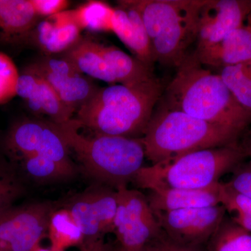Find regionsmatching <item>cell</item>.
<instances>
[{"instance_id": "cell-1", "label": "cell", "mask_w": 251, "mask_h": 251, "mask_svg": "<svg viewBox=\"0 0 251 251\" xmlns=\"http://www.w3.org/2000/svg\"><path fill=\"white\" fill-rule=\"evenodd\" d=\"M164 98L168 108L242 133L251 123V113L238 103L219 74L205 69L193 53L177 67Z\"/></svg>"}, {"instance_id": "cell-2", "label": "cell", "mask_w": 251, "mask_h": 251, "mask_svg": "<svg viewBox=\"0 0 251 251\" xmlns=\"http://www.w3.org/2000/svg\"><path fill=\"white\" fill-rule=\"evenodd\" d=\"M161 94V83L156 77L138 85L99 88L74 120L94 133L143 138Z\"/></svg>"}, {"instance_id": "cell-3", "label": "cell", "mask_w": 251, "mask_h": 251, "mask_svg": "<svg viewBox=\"0 0 251 251\" xmlns=\"http://www.w3.org/2000/svg\"><path fill=\"white\" fill-rule=\"evenodd\" d=\"M61 136L72 150L84 173L115 190L133 181L146 158L142 138H127L94 133L86 137L78 132L80 126L74 119L57 125Z\"/></svg>"}, {"instance_id": "cell-4", "label": "cell", "mask_w": 251, "mask_h": 251, "mask_svg": "<svg viewBox=\"0 0 251 251\" xmlns=\"http://www.w3.org/2000/svg\"><path fill=\"white\" fill-rule=\"evenodd\" d=\"M242 133L190 116L161 104L153 112L142 140L151 165L186 153L237 143Z\"/></svg>"}, {"instance_id": "cell-5", "label": "cell", "mask_w": 251, "mask_h": 251, "mask_svg": "<svg viewBox=\"0 0 251 251\" xmlns=\"http://www.w3.org/2000/svg\"><path fill=\"white\" fill-rule=\"evenodd\" d=\"M246 158L240 144L198 150L143 166L133 182L149 190L204 189L219 184L224 175L234 171Z\"/></svg>"}, {"instance_id": "cell-6", "label": "cell", "mask_w": 251, "mask_h": 251, "mask_svg": "<svg viewBox=\"0 0 251 251\" xmlns=\"http://www.w3.org/2000/svg\"><path fill=\"white\" fill-rule=\"evenodd\" d=\"M139 11L156 62L177 68L197 37L205 0H132Z\"/></svg>"}, {"instance_id": "cell-7", "label": "cell", "mask_w": 251, "mask_h": 251, "mask_svg": "<svg viewBox=\"0 0 251 251\" xmlns=\"http://www.w3.org/2000/svg\"><path fill=\"white\" fill-rule=\"evenodd\" d=\"M117 208L113 233L120 245L119 251H149L163 232L148 198L127 186L117 190Z\"/></svg>"}, {"instance_id": "cell-8", "label": "cell", "mask_w": 251, "mask_h": 251, "mask_svg": "<svg viewBox=\"0 0 251 251\" xmlns=\"http://www.w3.org/2000/svg\"><path fill=\"white\" fill-rule=\"evenodd\" d=\"M117 203L116 190L102 184L87 188L69 200L64 209L82 232L83 250L113 232Z\"/></svg>"}, {"instance_id": "cell-9", "label": "cell", "mask_w": 251, "mask_h": 251, "mask_svg": "<svg viewBox=\"0 0 251 251\" xmlns=\"http://www.w3.org/2000/svg\"><path fill=\"white\" fill-rule=\"evenodd\" d=\"M5 146L16 160L39 156L66 166L76 167L71 159L70 150L57 125L51 122L26 120L17 122L8 132Z\"/></svg>"}, {"instance_id": "cell-10", "label": "cell", "mask_w": 251, "mask_h": 251, "mask_svg": "<svg viewBox=\"0 0 251 251\" xmlns=\"http://www.w3.org/2000/svg\"><path fill=\"white\" fill-rule=\"evenodd\" d=\"M56 210L50 202L11 206L0 213V245L3 251H34L49 230Z\"/></svg>"}, {"instance_id": "cell-11", "label": "cell", "mask_w": 251, "mask_h": 251, "mask_svg": "<svg viewBox=\"0 0 251 251\" xmlns=\"http://www.w3.org/2000/svg\"><path fill=\"white\" fill-rule=\"evenodd\" d=\"M154 215L168 239L181 245L202 248L222 224L226 211L222 204H219L156 213Z\"/></svg>"}, {"instance_id": "cell-12", "label": "cell", "mask_w": 251, "mask_h": 251, "mask_svg": "<svg viewBox=\"0 0 251 251\" xmlns=\"http://www.w3.org/2000/svg\"><path fill=\"white\" fill-rule=\"evenodd\" d=\"M51 85L61 100L77 112L99 90L67 59L49 56L27 67Z\"/></svg>"}, {"instance_id": "cell-13", "label": "cell", "mask_w": 251, "mask_h": 251, "mask_svg": "<svg viewBox=\"0 0 251 251\" xmlns=\"http://www.w3.org/2000/svg\"><path fill=\"white\" fill-rule=\"evenodd\" d=\"M251 11V0H205L199 12L197 48L206 49L244 25Z\"/></svg>"}, {"instance_id": "cell-14", "label": "cell", "mask_w": 251, "mask_h": 251, "mask_svg": "<svg viewBox=\"0 0 251 251\" xmlns=\"http://www.w3.org/2000/svg\"><path fill=\"white\" fill-rule=\"evenodd\" d=\"M16 94L32 113L45 116L57 125L70 121L75 112L63 103L44 77L28 67L20 74Z\"/></svg>"}, {"instance_id": "cell-15", "label": "cell", "mask_w": 251, "mask_h": 251, "mask_svg": "<svg viewBox=\"0 0 251 251\" xmlns=\"http://www.w3.org/2000/svg\"><path fill=\"white\" fill-rule=\"evenodd\" d=\"M112 31L135 58L152 69L156 62L148 31L132 0L117 1L112 20Z\"/></svg>"}, {"instance_id": "cell-16", "label": "cell", "mask_w": 251, "mask_h": 251, "mask_svg": "<svg viewBox=\"0 0 251 251\" xmlns=\"http://www.w3.org/2000/svg\"><path fill=\"white\" fill-rule=\"evenodd\" d=\"M81 31L69 11H64L36 23L27 42H31L47 56L64 53L80 40Z\"/></svg>"}, {"instance_id": "cell-17", "label": "cell", "mask_w": 251, "mask_h": 251, "mask_svg": "<svg viewBox=\"0 0 251 251\" xmlns=\"http://www.w3.org/2000/svg\"><path fill=\"white\" fill-rule=\"evenodd\" d=\"M203 66L224 68L251 61V28L249 25L234 29L219 42L195 51Z\"/></svg>"}, {"instance_id": "cell-18", "label": "cell", "mask_w": 251, "mask_h": 251, "mask_svg": "<svg viewBox=\"0 0 251 251\" xmlns=\"http://www.w3.org/2000/svg\"><path fill=\"white\" fill-rule=\"evenodd\" d=\"M220 184L221 182L204 189L173 188L151 191L147 198L154 214L216 206L221 204Z\"/></svg>"}, {"instance_id": "cell-19", "label": "cell", "mask_w": 251, "mask_h": 251, "mask_svg": "<svg viewBox=\"0 0 251 251\" xmlns=\"http://www.w3.org/2000/svg\"><path fill=\"white\" fill-rule=\"evenodd\" d=\"M38 18L29 0H0V44L27 42Z\"/></svg>"}, {"instance_id": "cell-20", "label": "cell", "mask_w": 251, "mask_h": 251, "mask_svg": "<svg viewBox=\"0 0 251 251\" xmlns=\"http://www.w3.org/2000/svg\"><path fill=\"white\" fill-rule=\"evenodd\" d=\"M100 46L99 43L81 37L75 45L64 52L62 57L81 74L115 85L116 80L104 59Z\"/></svg>"}, {"instance_id": "cell-21", "label": "cell", "mask_w": 251, "mask_h": 251, "mask_svg": "<svg viewBox=\"0 0 251 251\" xmlns=\"http://www.w3.org/2000/svg\"><path fill=\"white\" fill-rule=\"evenodd\" d=\"M100 49L116 82L121 85H138L155 77L152 69L121 50L102 44Z\"/></svg>"}, {"instance_id": "cell-22", "label": "cell", "mask_w": 251, "mask_h": 251, "mask_svg": "<svg viewBox=\"0 0 251 251\" xmlns=\"http://www.w3.org/2000/svg\"><path fill=\"white\" fill-rule=\"evenodd\" d=\"M16 160L22 175L39 184L67 181L77 173V167L66 166L42 156H29Z\"/></svg>"}, {"instance_id": "cell-23", "label": "cell", "mask_w": 251, "mask_h": 251, "mask_svg": "<svg viewBox=\"0 0 251 251\" xmlns=\"http://www.w3.org/2000/svg\"><path fill=\"white\" fill-rule=\"evenodd\" d=\"M72 21L82 30L112 31L114 8L100 1H89L77 9L69 10Z\"/></svg>"}, {"instance_id": "cell-24", "label": "cell", "mask_w": 251, "mask_h": 251, "mask_svg": "<svg viewBox=\"0 0 251 251\" xmlns=\"http://www.w3.org/2000/svg\"><path fill=\"white\" fill-rule=\"evenodd\" d=\"M206 247V251H251V233L226 216Z\"/></svg>"}, {"instance_id": "cell-25", "label": "cell", "mask_w": 251, "mask_h": 251, "mask_svg": "<svg viewBox=\"0 0 251 251\" xmlns=\"http://www.w3.org/2000/svg\"><path fill=\"white\" fill-rule=\"evenodd\" d=\"M49 231L54 251H59L69 246L83 244L78 226L67 209L55 210L50 221Z\"/></svg>"}, {"instance_id": "cell-26", "label": "cell", "mask_w": 251, "mask_h": 251, "mask_svg": "<svg viewBox=\"0 0 251 251\" xmlns=\"http://www.w3.org/2000/svg\"><path fill=\"white\" fill-rule=\"evenodd\" d=\"M220 202L229 214V219L251 233V198L237 192L226 183H221Z\"/></svg>"}, {"instance_id": "cell-27", "label": "cell", "mask_w": 251, "mask_h": 251, "mask_svg": "<svg viewBox=\"0 0 251 251\" xmlns=\"http://www.w3.org/2000/svg\"><path fill=\"white\" fill-rule=\"evenodd\" d=\"M219 75L238 103L251 113V72L247 66L222 68Z\"/></svg>"}, {"instance_id": "cell-28", "label": "cell", "mask_w": 251, "mask_h": 251, "mask_svg": "<svg viewBox=\"0 0 251 251\" xmlns=\"http://www.w3.org/2000/svg\"><path fill=\"white\" fill-rule=\"evenodd\" d=\"M24 191L22 178L16 167L0 156V213L13 206Z\"/></svg>"}, {"instance_id": "cell-29", "label": "cell", "mask_w": 251, "mask_h": 251, "mask_svg": "<svg viewBox=\"0 0 251 251\" xmlns=\"http://www.w3.org/2000/svg\"><path fill=\"white\" fill-rule=\"evenodd\" d=\"M19 77L17 67L12 59L0 52V105L8 103L17 96Z\"/></svg>"}, {"instance_id": "cell-30", "label": "cell", "mask_w": 251, "mask_h": 251, "mask_svg": "<svg viewBox=\"0 0 251 251\" xmlns=\"http://www.w3.org/2000/svg\"><path fill=\"white\" fill-rule=\"evenodd\" d=\"M231 188L251 198V165H240L235 171L228 182L226 183Z\"/></svg>"}, {"instance_id": "cell-31", "label": "cell", "mask_w": 251, "mask_h": 251, "mask_svg": "<svg viewBox=\"0 0 251 251\" xmlns=\"http://www.w3.org/2000/svg\"><path fill=\"white\" fill-rule=\"evenodd\" d=\"M38 17L49 18L67 11L70 2L67 0H29Z\"/></svg>"}, {"instance_id": "cell-32", "label": "cell", "mask_w": 251, "mask_h": 251, "mask_svg": "<svg viewBox=\"0 0 251 251\" xmlns=\"http://www.w3.org/2000/svg\"><path fill=\"white\" fill-rule=\"evenodd\" d=\"M150 251H203L201 247H188L176 244L165 235L162 234L159 239H157L150 247Z\"/></svg>"}, {"instance_id": "cell-33", "label": "cell", "mask_w": 251, "mask_h": 251, "mask_svg": "<svg viewBox=\"0 0 251 251\" xmlns=\"http://www.w3.org/2000/svg\"><path fill=\"white\" fill-rule=\"evenodd\" d=\"M83 251H113V249L111 245L105 242L103 239L85 248Z\"/></svg>"}, {"instance_id": "cell-34", "label": "cell", "mask_w": 251, "mask_h": 251, "mask_svg": "<svg viewBox=\"0 0 251 251\" xmlns=\"http://www.w3.org/2000/svg\"><path fill=\"white\" fill-rule=\"evenodd\" d=\"M243 151L245 153L246 158L249 159L248 163L251 165V131L249 133L244 139L243 143L240 144Z\"/></svg>"}, {"instance_id": "cell-35", "label": "cell", "mask_w": 251, "mask_h": 251, "mask_svg": "<svg viewBox=\"0 0 251 251\" xmlns=\"http://www.w3.org/2000/svg\"><path fill=\"white\" fill-rule=\"evenodd\" d=\"M247 19L248 20V21H249L247 25H249V27L251 28V11H250V13H249V14L248 15Z\"/></svg>"}, {"instance_id": "cell-36", "label": "cell", "mask_w": 251, "mask_h": 251, "mask_svg": "<svg viewBox=\"0 0 251 251\" xmlns=\"http://www.w3.org/2000/svg\"><path fill=\"white\" fill-rule=\"evenodd\" d=\"M245 64V65L247 66L248 69H249V71H250V72H251V62L245 63V64Z\"/></svg>"}, {"instance_id": "cell-37", "label": "cell", "mask_w": 251, "mask_h": 251, "mask_svg": "<svg viewBox=\"0 0 251 251\" xmlns=\"http://www.w3.org/2000/svg\"><path fill=\"white\" fill-rule=\"evenodd\" d=\"M0 251H3L2 248H1V245H0Z\"/></svg>"}]
</instances>
